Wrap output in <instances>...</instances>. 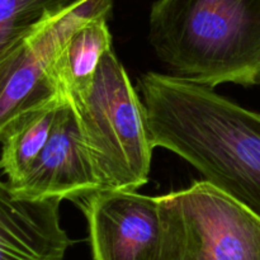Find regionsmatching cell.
<instances>
[{
    "label": "cell",
    "mask_w": 260,
    "mask_h": 260,
    "mask_svg": "<svg viewBox=\"0 0 260 260\" xmlns=\"http://www.w3.org/2000/svg\"><path fill=\"white\" fill-rule=\"evenodd\" d=\"M149 28L172 75L212 89L260 84V0H157Z\"/></svg>",
    "instance_id": "cell-1"
},
{
    "label": "cell",
    "mask_w": 260,
    "mask_h": 260,
    "mask_svg": "<svg viewBox=\"0 0 260 260\" xmlns=\"http://www.w3.org/2000/svg\"><path fill=\"white\" fill-rule=\"evenodd\" d=\"M73 106L103 190H136L146 184L155 146L145 106L112 48L102 57L89 90Z\"/></svg>",
    "instance_id": "cell-2"
},
{
    "label": "cell",
    "mask_w": 260,
    "mask_h": 260,
    "mask_svg": "<svg viewBox=\"0 0 260 260\" xmlns=\"http://www.w3.org/2000/svg\"><path fill=\"white\" fill-rule=\"evenodd\" d=\"M157 260H260V217L206 180L160 197Z\"/></svg>",
    "instance_id": "cell-3"
},
{
    "label": "cell",
    "mask_w": 260,
    "mask_h": 260,
    "mask_svg": "<svg viewBox=\"0 0 260 260\" xmlns=\"http://www.w3.org/2000/svg\"><path fill=\"white\" fill-rule=\"evenodd\" d=\"M112 3L75 0L0 53V141L23 116L62 98L55 76L61 48L85 23L108 17Z\"/></svg>",
    "instance_id": "cell-4"
},
{
    "label": "cell",
    "mask_w": 260,
    "mask_h": 260,
    "mask_svg": "<svg viewBox=\"0 0 260 260\" xmlns=\"http://www.w3.org/2000/svg\"><path fill=\"white\" fill-rule=\"evenodd\" d=\"M94 260H157L160 197L104 189L80 198Z\"/></svg>",
    "instance_id": "cell-5"
},
{
    "label": "cell",
    "mask_w": 260,
    "mask_h": 260,
    "mask_svg": "<svg viewBox=\"0 0 260 260\" xmlns=\"http://www.w3.org/2000/svg\"><path fill=\"white\" fill-rule=\"evenodd\" d=\"M35 200H78L103 190L83 142L75 107L63 101L45 149L24 177L12 185Z\"/></svg>",
    "instance_id": "cell-6"
},
{
    "label": "cell",
    "mask_w": 260,
    "mask_h": 260,
    "mask_svg": "<svg viewBox=\"0 0 260 260\" xmlns=\"http://www.w3.org/2000/svg\"><path fill=\"white\" fill-rule=\"evenodd\" d=\"M58 198L35 200L0 179V260H63L71 240Z\"/></svg>",
    "instance_id": "cell-7"
},
{
    "label": "cell",
    "mask_w": 260,
    "mask_h": 260,
    "mask_svg": "<svg viewBox=\"0 0 260 260\" xmlns=\"http://www.w3.org/2000/svg\"><path fill=\"white\" fill-rule=\"evenodd\" d=\"M112 48L107 18L85 23L66 41L55 63V76L62 98L75 103L94 80L102 57Z\"/></svg>",
    "instance_id": "cell-8"
},
{
    "label": "cell",
    "mask_w": 260,
    "mask_h": 260,
    "mask_svg": "<svg viewBox=\"0 0 260 260\" xmlns=\"http://www.w3.org/2000/svg\"><path fill=\"white\" fill-rule=\"evenodd\" d=\"M66 99L60 98L18 119L5 134L0 152V172L14 185L22 179L42 150L52 132L58 108Z\"/></svg>",
    "instance_id": "cell-9"
},
{
    "label": "cell",
    "mask_w": 260,
    "mask_h": 260,
    "mask_svg": "<svg viewBox=\"0 0 260 260\" xmlns=\"http://www.w3.org/2000/svg\"><path fill=\"white\" fill-rule=\"evenodd\" d=\"M75 0H0V53Z\"/></svg>",
    "instance_id": "cell-10"
}]
</instances>
